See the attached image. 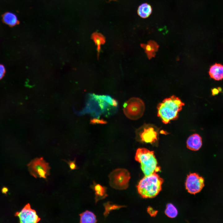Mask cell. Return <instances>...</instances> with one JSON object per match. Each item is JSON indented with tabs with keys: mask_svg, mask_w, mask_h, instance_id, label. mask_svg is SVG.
<instances>
[{
	"mask_svg": "<svg viewBox=\"0 0 223 223\" xmlns=\"http://www.w3.org/2000/svg\"><path fill=\"white\" fill-rule=\"evenodd\" d=\"M163 179L156 173L145 176L137 186L138 191L143 198L155 197L161 191Z\"/></svg>",
	"mask_w": 223,
	"mask_h": 223,
	"instance_id": "7a4b0ae2",
	"label": "cell"
},
{
	"mask_svg": "<svg viewBox=\"0 0 223 223\" xmlns=\"http://www.w3.org/2000/svg\"><path fill=\"white\" fill-rule=\"evenodd\" d=\"M80 223H95L97 222L96 216L92 212L87 210L80 214Z\"/></svg>",
	"mask_w": 223,
	"mask_h": 223,
	"instance_id": "9a60e30c",
	"label": "cell"
},
{
	"mask_svg": "<svg viewBox=\"0 0 223 223\" xmlns=\"http://www.w3.org/2000/svg\"><path fill=\"white\" fill-rule=\"evenodd\" d=\"M30 174L34 177L46 179L50 175V168L48 163L42 157L36 158L31 161L27 165Z\"/></svg>",
	"mask_w": 223,
	"mask_h": 223,
	"instance_id": "52a82bcc",
	"label": "cell"
},
{
	"mask_svg": "<svg viewBox=\"0 0 223 223\" xmlns=\"http://www.w3.org/2000/svg\"><path fill=\"white\" fill-rule=\"evenodd\" d=\"M159 129L154 125L144 124L136 131V138L140 142L157 146L159 140Z\"/></svg>",
	"mask_w": 223,
	"mask_h": 223,
	"instance_id": "277c9868",
	"label": "cell"
},
{
	"mask_svg": "<svg viewBox=\"0 0 223 223\" xmlns=\"http://www.w3.org/2000/svg\"><path fill=\"white\" fill-rule=\"evenodd\" d=\"M221 89L220 87H218L217 88H213L212 90V95H215L219 93L221 90Z\"/></svg>",
	"mask_w": 223,
	"mask_h": 223,
	"instance_id": "603a6c76",
	"label": "cell"
},
{
	"mask_svg": "<svg viewBox=\"0 0 223 223\" xmlns=\"http://www.w3.org/2000/svg\"><path fill=\"white\" fill-rule=\"evenodd\" d=\"M109 184L112 188L123 190L127 188L130 178L129 172L124 168H117L109 174Z\"/></svg>",
	"mask_w": 223,
	"mask_h": 223,
	"instance_id": "8992f818",
	"label": "cell"
},
{
	"mask_svg": "<svg viewBox=\"0 0 223 223\" xmlns=\"http://www.w3.org/2000/svg\"><path fill=\"white\" fill-rule=\"evenodd\" d=\"M67 162L69 165L70 168L71 170H74L77 169V167L75 163V160L73 161H69Z\"/></svg>",
	"mask_w": 223,
	"mask_h": 223,
	"instance_id": "ffe728a7",
	"label": "cell"
},
{
	"mask_svg": "<svg viewBox=\"0 0 223 223\" xmlns=\"http://www.w3.org/2000/svg\"><path fill=\"white\" fill-rule=\"evenodd\" d=\"M91 122L93 124H105L106 122L104 120L94 118L91 120Z\"/></svg>",
	"mask_w": 223,
	"mask_h": 223,
	"instance_id": "44dd1931",
	"label": "cell"
},
{
	"mask_svg": "<svg viewBox=\"0 0 223 223\" xmlns=\"http://www.w3.org/2000/svg\"><path fill=\"white\" fill-rule=\"evenodd\" d=\"M123 111L126 116L132 120L139 119L143 116L145 110L143 101L136 97L131 98L124 104Z\"/></svg>",
	"mask_w": 223,
	"mask_h": 223,
	"instance_id": "5b68a950",
	"label": "cell"
},
{
	"mask_svg": "<svg viewBox=\"0 0 223 223\" xmlns=\"http://www.w3.org/2000/svg\"><path fill=\"white\" fill-rule=\"evenodd\" d=\"M152 12V8L150 5L146 3L140 5L137 10L138 15L141 18H146L149 17Z\"/></svg>",
	"mask_w": 223,
	"mask_h": 223,
	"instance_id": "5bb4252c",
	"label": "cell"
},
{
	"mask_svg": "<svg viewBox=\"0 0 223 223\" xmlns=\"http://www.w3.org/2000/svg\"><path fill=\"white\" fill-rule=\"evenodd\" d=\"M91 39L94 41L97 46L98 57L101 49V46L105 43L106 42L105 38L101 33L95 32L92 33Z\"/></svg>",
	"mask_w": 223,
	"mask_h": 223,
	"instance_id": "2e32d148",
	"label": "cell"
},
{
	"mask_svg": "<svg viewBox=\"0 0 223 223\" xmlns=\"http://www.w3.org/2000/svg\"><path fill=\"white\" fill-rule=\"evenodd\" d=\"M111 0H113V1H117V0H109L110 1H111Z\"/></svg>",
	"mask_w": 223,
	"mask_h": 223,
	"instance_id": "cb8c5ba5",
	"label": "cell"
},
{
	"mask_svg": "<svg viewBox=\"0 0 223 223\" xmlns=\"http://www.w3.org/2000/svg\"><path fill=\"white\" fill-rule=\"evenodd\" d=\"M186 146L189 149L197 151L199 150L202 146V139L201 136L197 133L190 136L186 141Z\"/></svg>",
	"mask_w": 223,
	"mask_h": 223,
	"instance_id": "30bf717a",
	"label": "cell"
},
{
	"mask_svg": "<svg viewBox=\"0 0 223 223\" xmlns=\"http://www.w3.org/2000/svg\"><path fill=\"white\" fill-rule=\"evenodd\" d=\"M135 158L140 163L145 176L156 173L160 170L153 151L144 148H139L136 151Z\"/></svg>",
	"mask_w": 223,
	"mask_h": 223,
	"instance_id": "3957f363",
	"label": "cell"
},
{
	"mask_svg": "<svg viewBox=\"0 0 223 223\" xmlns=\"http://www.w3.org/2000/svg\"><path fill=\"white\" fill-rule=\"evenodd\" d=\"M2 20L3 23L11 27H14L19 23L17 16L11 12L4 13L2 15Z\"/></svg>",
	"mask_w": 223,
	"mask_h": 223,
	"instance_id": "4fadbf2b",
	"label": "cell"
},
{
	"mask_svg": "<svg viewBox=\"0 0 223 223\" xmlns=\"http://www.w3.org/2000/svg\"><path fill=\"white\" fill-rule=\"evenodd\" d=\"M165 213L168 217L174 218L177 216L178 211L174 205L171 203H168L167 205Z\"/></svg>",
	"mask_w": 223,
	"mask_h": 223,
	"instance_id": "ac0fdd59",
	"label": "cell"
},
{
	"mask_svg": "<svg viewBox=\"0 0 223 223\" xmlns=\"http://www.w3.org/2000/svg\"><path fill=\"white\" fill-rule=\"evenodd\" d=\"M5 72V69L4 67L2 65L0 64V80L4 76Z\"/></svg>",
	"mask_w": 223,
	"mask_h": 223,
	"instance_id": "7402d4cb",
	"label": "cell"
},
{
	"mask_svg": "<svg viewBox=\"0 0 223 223\" xmlns=\"http://www.w3.org/2000/svg\"><path fill=\"white\" fill-rule=\"evenodd\" d=\"M204 185L203 178L196 173H190L186 178V188L188 192L191 194H195L199 193Z\"/></svg>",
	"mask_w": 223,
	"mask_h": 223,
	"instance_id": "ba28073f",
	"label": "cell"
},
{
	"mask_svg": "<svg viewBox=\"0 0 223 223\" xmlns=\"http://www.w3.org/2000/svg\"><path fill=\"white\" fill-rule=\"evenodd\" d=\"M210 77L216 81L223 79V65L215 63L211 66L209 71Z\"/></svg>",
	"mask_w": 223,
	"mask_h": 223,
	"instance_id": "7c38bea8",
	"label": "cell"
},
{
	"mask_svg": "<svg viewBox=\"0 0 223 223\" xmlns=\"http://www.w3.org/2000/svg\"><path fill=\"white\" fill-rule=\"evenodd\" d=\"M94 190L95 192L96 202L100 199L104 198L107 196L106 188L99 184H97L94 186Z\"/></svg>",
	"mask_w": 223,
	"mask_h": 223,
	"instance_id": "e0dca14e",
	"label": "cell"
},
{
	"mask_svg": "<svg viewBox=\"0 0 223 223\" xmlns=\"http://www.w3.org/2000/svg\"><path fill=\"white\" fill-rule=\"evenodd\" d=\"M21 223H36L40 220L36 211L31 208L29 203L27 204L22 210L15 214Z\"/></svg>",
	"mask_w": 223,
	"mask_h": 223,
	"instance_id": "9c48e42d",
	"label": "cell"
},
{
	"mask_svg": "<svg viewBox=\"0 0 223 223\" xmlns=\"http://www.w3.org/2000/svg\"><path fill=\"white\" fill-rule=\"evenodd\" d=\"M141 46L144 50L149 59L155 57L159 47L157 43L152 40H149L146 44H141Z\"/></svg>",
	"mask_w": 223,
	"mask_h": 223,
	"instance_id": "8fae6325",
	"label": "cell"
},
{
	"mask_svg": "<svg viewBox=\"0 0 223 223\" xmlns=\"http://www.w3.org/2000/svg\"><path fill=\"white\" fill-rule=\"evenodd\" d=\"M105 211L104 215L106 216L112 210L118 209L120 208L125 207L124 206L118 205L116 204H111L110 202H107L104 204Z\"/></svg>",
	"mask_w": 223,
	"mask_h": 223,
	"instance_id": "d6986e66",
	"label": "cell"
},
{
	"mask_svg": "<svg viewBox=\"0 0 223 223\" xmlns=\"http://www.w3.org/2000/svg\"><path fill=\"white\" fill-rule=\"evenodd\" d=\"M185 105L178 97L173 95L164 99L157 106V115L164 124L178 118V113Z\"/></svg>",
	"mask_w": 223,
	"mask_h": 223,
	"instance_id": "6da1fadb",
	"label": "cell"
}]
</instances>
